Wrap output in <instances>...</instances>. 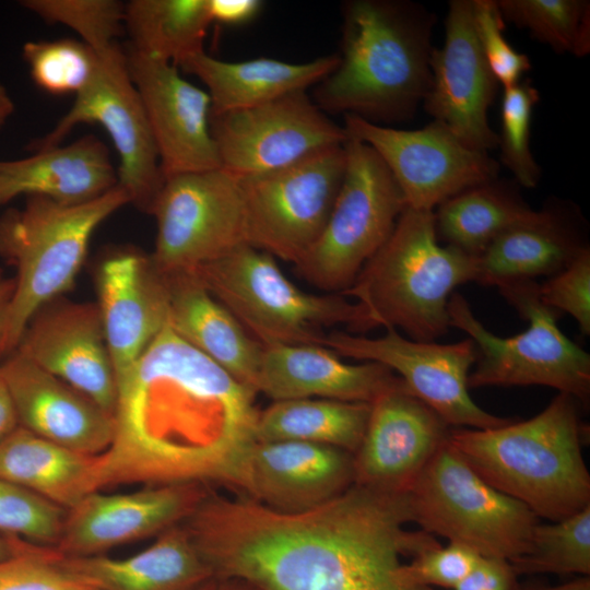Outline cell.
Returning <instances> with one entry per match:
<instances>
[{"mask_svg": "<svg viewBox=\"0 0 590 590\" xmlns=\"http://www.w3.org/2000/svg\"><path fill=\"white\" fill-rule=\"evenodd\" d=\"M410 522L406 493L353 484L296 514L210 488L181 524L215 579L261 590H438L404 576L403 557L439 544Z\"/></svg>", "mask_w": 590, "mask_h": 590, "instance_id": "1", "label": "cell"}, {"mask_svg": "<svg viewBox=\"0 0 590 590\" xmlns=\"http://www.w3.org/2000/svg\"><path fill=\"white\" fill-rule=\"evenodd\" d=\"M257 392L166 326L117 380L115 430L96 488L220 484L240 493L258 441Z\"/></svg>", "mask_w": 590, "mask_h": 590, "instance_id": "2", "label": "cell"}, {"mask_svg": "<svg viewBox=\"0 0 590 590\" xmlns=\"http://www.w3.org/2000/svg\"><path fill=\"white\" fill-rule=\"evenodd\" d=\"M342 17L338 64L312 101L377 125L412 118L430 82L434 14L410 1L349 0Z\"/></svg>", "mask_w": 590, "mask_h": 590, "instance_id": "3", "label": "cell"}, {"mask_svg": "<svg viewBox=\"0 0 590 590\" xmlns=\"http://www.w3.org/2000/svg\"><path fill=\"white\" fill-rule=\"evenodd\" d=\"M578 404L558 392L529 420L486 429L451 427L448 440L489 485L538 518L557 521L590 505L582 456L588 427Z\"/></svg>", "mask_w": 590, "mask_h": 590, "instance_id": "4", "label": "cell"}, {"mask_svg": "<svg viewBox=\"0 0 590 590\" xmlns=\"http://www.w3.org/2000/svg\"><path fill=\"white\" fill-rule=\"evenodd\" d=\"M477 276V257L440 244L434 211L405 206L389 238L341 294L363 305L374 328L435 342L450 327L453 290Z\"/></svg>", "mask_w": 590, "mask_h": 590, "instance_id": "5", "label": "cell"}, {"mask_svg": "<svg viewBox=\"0 0 590 590\" xmlns=\"http://www.w3.org/2000/svg\"><path fill=\"white\" fill-rule=\"evenodd\" d=\"M128 203V193L117 185L72 205L31 196L23 209L0 216V256L16 270L7 322L8 355L34 314L73 286L95 229Z\"/></svg>", "mask_w": 590, "mask_h": 590, "instance_id": "6", "label": "cell"}, {"mask_svg": "<svg viewBox=\"0 0 590 590\" xmlns=\"http://www.w3.org/2000/svg\"><path fill=\"white\" fill-rule=\"evenodd\" d=\"M263 346L321 345L324 329H373L362 304L341 293L318 295L291 282L270 253L241 245L191 271Z\"/></svg>", "mask_w": 590, "mask_h": 590, "instance_id": "7", "label": "cell"}, {"mask_svg": "<svg viewBox=\"0 0 590 590\" xmlns=\"http://www.w3.org/2000/svg\"><path fill=\"white\" fill-rule=\"evenodd\" d=\"M529 327L502 338L474 316L467 299L453 293L448 303L450 327L465 332L477 351L470 371V388L488 386H546L574 397L583 406L590 400V355L557 326V312L538 295L535 281H518L497 287Z\"/></svg>", "mask_w": 590, "mask_h": 590, "instance_id": "8", "label": "cell"}, {"mask_svg": "<svg viewBox=\"0 0 590 590\" xmlns=\"http://www.w3.org/2000/svg\"><path fill=\"white\" fill-rule=\"evenodd\" d=\"M412 522L482 557L524 554L539 518L484 481L449 440L406 492Z\"/></svg>", "mask_w": 590, "mask_h": 590, "instance_id": "9", "label": "cell"}, {"mask_svg": "<svg viewBox=\"0 0 590 590\" xmlns=\"http://www.w3.org/2000/svg\"><path fill=\"white\" fill-rule=\"evenodd\" d=\"M344 149L345 172L328 222L295 266L302 278L330 293H342L353 284L406 206L399 185L373 148L347 135Z\"/></svg>", "mask_w": 590, "mask_h": 590, "instance_id": "10", "label": "cell"}, {"mask_svg": "<svg viewBox=\"0 0 590 590\" xmlns=\"http://www.w3.org/2000/svg\"><path fill=\"white\" fill-rule=\"evenodd\" d=\"M346 165L343 144L251 177L240 178L247 244L297 264L319 239Z\"/></svg>", "mask_w": 590, "mask_h": 590, "instance_id": "11", "label": "cell"}, {"mask_svg": "<svg viewBox=\"0 0 590 590\" xmlns=\"http://www.w3.org/2000/svg\"><path fill=\"white\" fill-rule=\"evenodd\" d=\"M151 258L165 274L191 272L247 244L239 179L222 168L164 178L150 213Z\"/></svg>", "mask_w": 590, "mask_h": 590, "instance_id": "12", "label": "cell"}, {"mask_svg": "<svg viewBox=\"0 0 590 590\" xmlns=\"http://www.w3.org/2000/svg\"><path fill=\"white\" fill-rule=\"evenodd\" d=\"M99 66L88 85L75 95L69 111L30 150L60 145L79 123L101 125L119 155L118 185L130 203L150 213L164 182L157 150L139 93L130 78L125 51L116 44L98 52Z\"/></svg>", "mask_w": 590, "mask_h": 590, "instance_id": "13", "label": "cell"}, {"mask_svg": "<svg viewBox=\"0 0 590 590\" xmlns=\"http://www.w3.org/2000/svg\"><path fill=\"white\" fill-rule=\"evenodd\" d=\"M321 345L340 356L375 362L398 373L408 390L450 427L486 429L514 421L488 413L471 398L468 378L477 351L470 338L440 344L406 339L393 328L379 338L333 330Z\"/></svg>", "mask_w": 590, "mask_h": 590, "instance_id": "14", "label": "cell"}, {"mask_svg": "<svg viewBox=\"0 0 590 590\" xmlns=\"http://www.w3.org/2000/svg\"><path fill=\"white\" fill-rule=\"evenodd\" d=\"M349 137L370 148L399 185L406 206L434 211L448 198L498 178L499 162L464 145L444 125L433 120L415 130L377 125L344 116Z\"/></svg>", "mask_w": 590, "mask_h": 590, "instance_id": "15", "label": "cell"}, {"mask_svg": "<svg viewBox=\"0 0 590 590\" xmlns=\"http://www.w3.org/2000/svg\"><path fill=\"white\" fill-rule=\"evenodd\" d=\"M221 168L240 179L287 166L317 150L343 144L347 134L306 91L211 115Z\"/></svg>", "mask_w": 590, "mask_h": 590, "instance_id": "16", "label": "cell"}, {"mask_svg": "<svg viewBox=\"0 0 590 590\" xmlns=\"http://www.w3.org/2000/svg\"><path fill=\"white\" fill-rule=\"evenodd\" d=\"M430 82L422 102L433 120L444 125L464 145L488 153L498 133L488 122L498 83L481 50L472 0L449 2L442 46L430 55Z\"/></svg>", "mask_w": 590, "mask_h": 590, "instance_id": "17", "label": "cell"}, {"mask_svg": "<svg viewBox=\"0 0 590 590\" xmlns=\"http://www.w3.org/2000/svg\"><path fill=\"white\" fill-rule=\"evenodd\" d=\"M125 56L141 98L164 178L221 168L211 132V98L178 67L137 52Z\"/></svg>", "mask_w": 590, "mask_h": 590, "instance_id": "18", "label": "cell"}, {"mask_svg": "<svg viewBox=\"0 0 590 590\" xmlns=\"http://www.w3.org/2000/svg\"><path fill=\"white\" fill-rule=\"evenodd\" d=\"M209 491V485L179 483L144 486L131 493L92 492L67 509L54 550L63 556H92L157 536L182 523Z\"/></svg>", "mask_w": 590, "mask_h": 590, "instance_id": "19", "label": "cell"}, {"mask_svg": "<svg viewBox=\"0 0 590 590\" xmlns=\"http://www.w3.org/2000/svg\"><path fill=\"white\" fill-rule=\"evenodd\" d=\"M450 426L404 382L370 403L362 442L353 455L354 484L406 493L448 441Z\"/></svg>", "mask_w": 590, "mask_h": 590, "instance_id": "20", "label": "cell"}, {"mask_svg": "<svg viewBox=\"0 0 590 590\" xmlns=\"http://www.w3.org/2000/svg\"><path fill=\"white\" fill-rule=\"evenodd\" d=\"M14 352L114 415L117 381L97 303L60 297L47 303L30 319Z\"/></svg>", "mask_w": 590, "mask_h": 590, "instance_id": "21", "label": "cell"}, {"mask_svg": "<svg viewBox=\"0 0 590 590\" xmlns=\"http://www.w3.org/2000/svg\"><path fill=\"white\" fill-rule=\"evenodd\" d=\"M96 287L117 381L167 326L165 279L151 255L122 247L102 258Z\"/></svg>", "mask_w": 590, "mask_h": 590, "instance_id": "22", "label": "cell"}, {"mask_svg": "<svg viewBox=\"0 0 590 590\" xmlns=\"http://www.w3.org/2000/svg\"><path fill=\"white\" fill-rule=\"evenodd\" d=\"M354 484L353 455L304 441H257L250 449L240 494L284 514L318 507Z\"/></svg>", "mask_w": 590, "mask_h": 590, "instance_id": "23", "label": "cell"}, {"mask_svg": "<svg viewBox=\"0 0 590 590\" xmlns=\"http://www.w3.org/2000/svg\"><path fill=\"white\" fill-rule=\"evenodd\" d=\"M19 426L66 448L99 455L110 445L114 415L17 352L0 365Z\"/></svg>", "mask_w": 590, "mask_h": 590, "instance_id": "24", "label": "cell"}, {"mask_svg": "<svg viewBox=\"0 0 590 590\" xmlns=\"http://www.w3.org/2000/svg\"><path fill=\"white\" fill-rule=\"evenodd\" d=\"M402 384L385 365L347 364L326 346L292 344L263 346L255 388L272 401L318 398L371 403Z\"/></svg>", "mask_w": 590, "mask_h": 590, "instance_id": "25", "label": "cell"}, {"mask_svg": "<svg viewBox=\"0 0 590 590\" xmlns=\"http://www.w3.org/2000/svg\"><path fill=\"white\" fill-rule=\"evenodd\" d=\"M117 185L108 149L93 134L68 145L36 151L22 160L0 161V205L21 194L80 204Z\"/></svg>", "mask_w": 590, "mask_h": 590, "instance_id": "26", "label": "cell"}, {"mask_svg": "<svg viewBox=\"0 0 590 590\" xmlns=\"http://www.w3.org/2000/svg\"><path fill=\"white\" fill-rule=\"evenodd\" d=\"M162 274L167 292V326L239 382L256 391L263 345L192 273Z\"/></svg>", "mask_w": 590, "mask_h": 590, "instance_id": "27", "label": "cell"}, {"mask_svg": "<svg viewBox=\"0 0 590 590\" xmlns=\"http://www.w3.org/2000/svg\"><path fill=\"white\" fill-rule=\"evenodd\" d=\"M52 559L98 590H199L215 579L181 523L125 558L103 554L63 556L54 550Z\"/></svg>", "mask_w": 590, "mask_h": 590, "instance_id": "28", "label": "cell"}, {"mask_svg": "<svg viewBox=\"0 0 590 590\" xmlns=\"http://www.w3.org/2000/svg\"><path fill=\"white\" fill-rule=\"evenodd\" d=\"M580 215L567 205H551L494 239L477 257V283L496 286L551 276L589 245Z\"/></svg>", "mask_w": 590, "mask_h": 590, "instance_id": "29", "label": "cell"}, {"mask_svg": "<svg viewBox=\"0 0 590 590\" xmlns=\"http://www.w3.org/2000/svg\"><path fill=\"white\" fill-rule=\"evenodd\" d=\"M338 61V54H332L303 63L268 57L229 62L202 50L185 58L177 67L204 83L211 98V115H220L306 91L332 72Z\"/></svg>", "mask_w": 590, "mask_h": 590, "instance_id": "30", "label": "cell"}, {"mask_svg": "<svg viewBox=\"0 0 590 590\" xmlns=\"http://www.w3.org/2000/svg\"><path fill=\"white\" fill-rule=\"evenodd\" d=\"M97 456L66 448L17 426L0 440V477L69 509L97 491Z\"/></svg>", "mask_w": 590, "mask_h": 590, "instance_id": "31", "label": "cell"}, {"mask_svg": "<svg viewBox=\"0 0 590 590\" xmlns=\"http://www.w3.org/2000/svg\"><path fill=\"white\" fill-rule=\"evenodd\" d=\"M516 185L496 178L441 202L434 211L438 240L479 257L499 235L532 219L536 210Z\"/></svg>", "mask_w": 590, "mask_h": 590, "instance_id": "32", "label": "cell"}, {"mask_svg": "<svg viewBox=\"0 0 590 590\" xmlns=\"http://www.w3.org/2000/svg\"><path fill=\"white\" fill-rule=\"evenodd\" d=\"M370 403L330 399L273 401L260 410L258 441H304L335 447L352 455L358 449Z\"/></svg>", "mask_w": 590, "mask_h": 590, "instance_id": "33", "label": "cell"}, {"mask_svg": "<svg viewBox=\"0 0 590 590\" xmlns=\"http://www.w3.org/2000/svg\"><path fill=\"white\" fill-rule=\"evenodd\" d=\"M211 23L208 0H131L125 4L128 46L175 66L204 50Z\"/></svg>", "mask_w": 590, "mask_h": 590, "instance_id": "34", "label": "cell"}, {"mask_svg": "<svg viewBox=\"0 0 590 590\" xmlns=\"http://www.w3.org/2000/svg\"><path fill=\"white\" fill-rule=\"evenodd\" d=\"M505 22L529 32L558 54L585 57L590 51L588 0H496Z\"/></svg>", "mask_w": 590, "mask_h": 590, "instance_id": "35", "label": "cell"}, {"mask_svg": "<svg viewBox=\"0 0 590 590\" xmlns=\"http://www.w3.org/2000/svg\"><path fill=\"white\" fill-rule=\"evenodd\" d=\"M521 575H590V505L576 514L535 526L528 551L509 562Z\"/></svg>", "mask_w": 590, "mask_h": 590, "instance_id": "36", "label": "cell"}, {"mask_svg": "<svg viewBox=\"0 0 590 590\" xmlns=\"http://www.w3.org/2000/svg\"><path fill=\"white\" fill-rule=\"evenodd\" d=\"M23 58L35 84L55 95L79 94L99 66L98 52L72 38L27 42Z\"/></svg>", "mask_w": 590, "mask_h": 590, "instance_id": "37", "label": "cell"}, {"mask_svg": "<svg viewBox=\"0 0 590 590\" xmlns=\"http://www.w3.org/2000/svg\"><path fill=\"white\" fill-rule=\"evenodd\" d=\"M500 104V161L509 169L517 185L534 188L541 179V167L530 149V126L539 91L530 79L503 88Z\"/></svg>", "mask_w": 590, "mask_h": 590, "instance_id": "38", "label": "cell"}, {"mask_svg": "<svg viewBox=\"0 0 590 590\" xmlns=\"http://www.w3.org/2000/svg\"><path fill=\"white\" fill-rule=\"evenodd\" d=\"M21 4L47 23L72 28L96 52L115 46L125 26V4L117 0H25Z\"/></svg>", "mask_w": 590, "mask_h": 590, "instance_id": "39", "label": "cell"}, {"mask_svg": "<svg viewBox=\"0 0 590 590\" xmlns=\"http://www.w3.org/2000/svg\"><path fill=\"white\" fill-rule=\"evenodd\" d=\"M67 509L0 477V534L55 547Z\"/></svg>", "mask_w": 590, "mask_h": 590, "instance_id": "40", "label": "cell"}, {"mask_svg": "<svg viewBox=\"0 0 590 590\" xmlns=\"http://www.w3.org/2000/svg\"><path fill=\"white\" fill-rule=\"evenodd\" d=\"M52 547L27 542L14 557L0 563V590H98L57 565Z\"/></svg>", "mask_w": 590, "mask_h": 590, "instance_id": "41", "label": "cell"}, {"mask_svg": "<svg viewBox=\"0 0 590 590\" xmlns=\"http://www.w3.org/2000/svg\"><path fill=\"white\" fill-rule=\"evenodd\" d=\"M472 9L479 44L496 82L503 88L517 84L531 69V62L504 36L505 21L496 0H472Z\"/></svg>", "mask_w": 590, "mask_h": 590, "instance_id": "42", "label": "cell"}, {"mask_svg": "<svg viewBox=\"0 0 590 590\" xmlns=\"http://www.w3.org/2000/svg\"><path fill=\"white\" fill-rule=\"evenodd\" d=\"M540 300L554 311L570 315L585 335L590 334V248L581 250L565 268L538 283Z\"/></svg>", "mask_w": 590, "mask_h": 590, "instance_id": "43", "label": "cell"}, {"mask_svg": "<svg viewBox=\"0 0 590 590\" xmlns=\"http://www.w3.org/2000/svg\"><path fill=\"white\" fill-rule=\"evenodd\" d=\"M479 554L452 542L440 543L413 556L403 566L406 580L433 589H453L479 563Z\"/></svg>", "mask_w": 590, "mask_h": 590, "instance_id": "44", "label": "cell"}, {"mask_svg": "<svg viewBox=\"0 0 590 590\" xmlns=\"http://www.w3.org/2000/svg\"><path fill=\"white\" fill-rule=\"evenodd\" d=\"M518 576L502 558L481 557L475 567L452 590H515Z\"/></svg>", "mask_w": 590, "mask_h": 590, "instance_id": "45", "label": "cell"}, {"mask_svg": "<svg viewBox=\"0 0 590 590\" xmlns=\"http://www.w3.org/2000/svg\"><path fill=\"white\" fill-rule=\"evenodd\" d=\"M208 5L212 23L240 25L257 16L263 2L259 0H208Z\"/></svg>", "mask_w": 590, "mask_h": 590, "instance_id": "46", "label": "cell"}, {"mask_svg": "<svg viewBox=\"0 0 590 590\" xmlns=\"http://www.w3.org/2000/svg\"><path fill=\"white\" fill-rule=\"evenodd\" d=\"M14 292V279L5 278L0 271V357L7 354V322Z\"/></svg>", "mask_w": 590, "mask_h": 590, "instance_id": "47", "label": "cell"}, {"mask_svg": "<svg viewBox=\"0 0 590 590\" xmlns=\"http://www.w3.org/2000/svg\"><path fill=\"white\" fill-rule=\"evenodd\" d=\"M19 426L16 412L8 390V387L0 374V440L8 436Z\"/></svg>", "mask_w": 590, "mask_h": 590, "instance_id": "48", "label": "cell"}, {"mask_svg": "<svg viewBox=\"0 0 590 590\" xmlns=\"http://www.w3.org/2000/svg\"><path fill=\"white\" fill-rule=\"evenodd\" d=\"M515 590H590V577L581 576L560 585L518 583Z\"/></svg>", "mask_w": 590, "mask_h": 590, "instance_id": "49", "label": "cell"}, {"mask_svg": "<svg viewBox=\"0 0 590 590\" xmlns=\"http://www.w3.org/2000/svg\"><path fill=\"white\" fill-rule=\"evenodd\" d=\"M26 544V541L19 538L0 534V563L17 555Z\"/></svg>", "mask_w": 590, "mask_h": 590, "instance_id": "50", "label": "cell"}, {"mask_svg": "<svg viewBox=\"0 0 590 590\" xmlns=\"http://www.w3.org/2000/svg\"><path fill=\"white\" fill-rule=\"evenodd\" d=\"M214 590H261L255 585L238 578L216 579Z\"/></svg>", "mask_w": 590, "mask_h": 590, "instance_id": "51", "label": "cell"}, {"mask_svg": "<svg viewBox=\"0 0 590 590\" xmlns=\"http://www.w3.org/2000/svg\"><path fill=\"white\" fill-rule=\"evenodd\" d=\"M14 104L3 84L0 83V127L11 116Z\"/></svg>", "mask_w": 590, "mask_h": 590, "instance_id": "52", "label": "cell"}, {"mask_svg": "<svg viewBox=\"0 0 590 590\" xmlns=\"http://www.w3.org/2000/svg\"><path fill=\"white\" fill-rule=\"evenodd\" d=\"M216 585V579H213L201 587L199 590H214Z\"/></svg>", "mask_w": 590, "mask_h": 590, "instance_id": "53", "label": "cell"}]
</instances>
